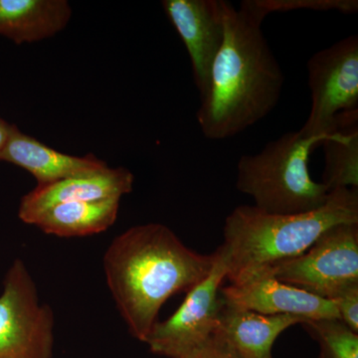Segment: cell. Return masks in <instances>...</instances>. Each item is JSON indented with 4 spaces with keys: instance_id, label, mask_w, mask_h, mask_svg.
Segmentation results:
<instances>
[{
    "instance_id": "6da1fadb",
    "label": "cell",
    "mask_w": 358,
    "mask_h": 358,
    "mask_svg": "<svg viewBox=\"0 0 358 358\" xmlns=\"http://www.w3.org/2000/svg\"><path fill=\"white\" fill-rule=\"evenodd\" d=\"M225 35L196 120L201 133L222 141L243 133L277 107L285 75L262 30L263 14L245 0L236 8L223 0Z\"/></svg>"
},
{
    "instance_id": "7a4b0ae2",
    "label": "cell",
    "mask_w": 358,
    "mask_h": 358,
    "mask_svg": "<svg viewBox=\"0 0 358 358\" xmlns=\"http://www.w3.org/2000/svg\"><path fill=\"white\" fill-rule=\"evenodd\" d=\"M214 259L188 248L164 224L134 226L115 237L103 255V272L129 334L145 343L162 306L203 280Z\"/></svg>"
},
{
    "instance_id": "3957f363",
    "label": "cell",
    "mask_w": 358,
    "mask_h": 358,
    "mask_svg": "<svg viewBox=\"0 0 358 358\" xmlns=\"http://www.w3.org/2000/svg\"><path fill=\"white\" fill-rule=\"evenodd\" d=\"M339 223H358V188L334 190L326 204L305 213L270 214L254 205L236 207L225 219L221 245L227 255L229 284L301 255Z\"/></svg>"
},
{
    "instance_id": "277c9868",
    "label": "cell",
    "mask_w": 358,
    "mask_h": 358,
    "mask_svg": "<svg viewBox=\"0 0 358 358\" xmlns=\"http://www.w3.org/2000/svg\"><path fill=\"white\" fill-rule=\"evenodd\" d=\"M327 136L289 131L268 143L258 154L242 155L237 164V189L251 196L257 208L270 214L320 208L331 192L313 180L308 164L313 150Z\"/></svg>"
},
{
    "instance_id": "5b68a950",
    "label": "cell",
    "mask_w": 358,
    "mask_h": 358,
    "mask_svg": "<svg viewBox=\"0 0 358 358\" xmlns=\"http://www.w3.org/2000/svg\"><path fill=\"white\" fill-rule=\"evenodd\" d=\"M263 271L279 281L333 301L358 285V223L336 224L305 253Z\"/></svg>"
},
{
    "instance_id": "8992f818",
    "label": "cell",
    "mask_w": 358,
    "mask_h": 358,
    "mask_svg": "<svg viewBox=\"0 0 358 358\" xmlns=\"http://www.w3.org/2000/svg\"><path fill=\"white\" fill-rule=\"evenodd\" d=\"M54 315L40 303L25 264L16 259L0 296V358H52Z\"/></svg>"
},
{
    "instance_id": "52a82bcc",
    "label": "cell",
    "mask_w": 358,
    "mask_h": 358,
    "mask_svg": "<svg viewBox=\"0 0 358 358\" xmlns=\"http://www.w3.org/2000/svg\"><path fill=\"white\" fill-rule=\"evenodd\" d=\"M213 266L203 280L186 293L185 301L164 322H157L148 334L150 352L180 358L213 336L222 306L220 291L227 280V255L222 246L214 252Z\"/></svg>"
},
{
    "instance_id": "ba28073f",
    "label": "cell",
    "mask_w": 358,
    "mask_h": 358,
    "mask_svg": "<svg viewBox=\"0 0 358 358\" xmlns=\"http://www.w3.org/2000/svg\"><path fill=\"white\" fill-rule=\"evenodd\" d=\"M310 112L300 133L327 136L341 113L358 110V37L350 35L308 59Z\"/></svg>"
},
{
    "instance_id": "9c48e42d",
    "label": "cell",
    "mask_w": 358,
    "mask_h": 358,
    "mask_svg": "<svg viewBox=\"0 0 358 358\" xmlns=\"http://www.w3.org/2000/svg\"><path fill=\"white\" fill-rule=\"evenodd\" d=\"M162 6L188 52L201 96L224 41L223 0H164Z\"/></svg>"
},
{
    "instance_id": "30bf717a",
    "label": "cell",
    "mask_w": 358,
    "mask_h": 358,
    "mask_svg": "<svg viewBox=\"0 0 358 358\" xmlns=\"http://www.w3.org/2000/svg\"><path fill=\"white\" fill-rule=\"evenodd\" d=\"M220 294L228 305L262 315H288L305 320L339 319L334 301L279 281L265 271L222 287Z\"/></svg>"
},
{
    "instance_id": "8fae6325",
    "label": "cell",
    "mask_w": 358,
    "mask_h": 358,
    "mask_svg": "<svg viewBox=\"0 0 358 358\" xmlns=\"http://www.w3.org/2000/svg\"><path fill=\"white\" fill-rule=\"evenodd\" d=\"M134 174L124 167L108 169L37 185L21 199L18 217L31 225L33 219L54 205L121 199L133 190Z\"/></svg>"
},
{
    "instance_id": "7c38bea8",
    "label": "cell",
    "mask_w": 358,
    "mask_h": 358,
    "mask_svg": "<svg viewBox=\"0 0 358 358\" xmlns=\"http://www.w3.org/2000/svg\"><path fill=\"white\" fill-rule=\"evenodd\" d=\"M0 162L25 169L36 179L37 185H50L109 167L103 160L92 154L76 157L58 152L22 133L16 124H13L6 147L0 150Z\"/></svg>"
},
{
    "instance_id": "4fadbf2b",
    "label": "cell",
    "mask_w": 358,
    "mask_h": 358,
    "mask_svg": "<svg viewBox=\"0 0 358 358\" xmlns=\"http://www.w3.org/2000/svg\"><path fill=\"white\" fill-rule=\"evenodd\" d=\"M305 319L288 315H267L228 305L222 299L215 334L240 358H274L275 339Z\"/></svg>"
},
{
    "instance_id": "5bb4252c",
    "label": "cell",
    "mask_w": 358,
    "mask_h": 358,
    "mask_svg": "<svg viewBox=\"0 0 358 358\" xmlns=\"http://www.w3.org/2000/svg\"><path fill=\"white\" fill-rule=\"evenodd\" d=\"M72 16L66 0H0V35L16 44L49 38Z\"/></svg>"
},
{
    "instance_id": "9a60e30c",
    "label": "cell",
    "mask_w": 358,
    "mask_h": 358,
    "mask_svg": "<svg viewBox=\"0 0 358 358\" xmlns=\"http://www.w3.org/2000/svg\"><path fill=\"white\" fill-rule=\"evenodd\" d=\"M120 205L121 199L54 205L33 219L31 225L57 237L91 236L114 225Z\"/></svg>"
},
{
    "instance_id": "2e32d148",
    "label": "cell",
    "mask_w": 358,
    "mask_h": 358,
    "mask_svg": "<svg viewBox=\"0 0 358 358\" xmlns=\"http://www.w3.org/2000/svg\"><path fill=\"white\" fill-rule=\"evenodd\" d=\"M320 145L324 152L322 185L329 192L358 188V110L339 114Z\"/></svg>"
},
{
    "instance_id": "e0dca14e",
    "label": "cell",
    "mask_w": 358,
    "mask_h": 358,
    "mask_svg": "<svg viewBox=\"0 0 358 358\" xmlns=\"http://www.w3.org/2000/svg\"><path fill=\"white\" fill-rule=\"evenodd\" d=\"M320 346L319 358H358V334L338 317L301 324Z\"/></svg>"
},
{
    "instance_id": "ac0fdd59",
    "label": "cell",
    "mask_w": 358,
    "mask_h": 358,
    "mask_svg": "<svg viewBox=\"0 0 358 358\" xmlns=\"http://www.w3.org/2000/svg\"><path fill=\"white\" fill-rule=\"evenodd\" d=\"M252 4L267 17L275 13L293 10L338 11L343 14H355L358 10L357 0H251Z\"/></svg>"
},
{
    "instance_id": "d6986e66",
    "label": "cell",
    "mask_w": 358,
    "mask_h": 358,
    "mask_svg": "<svg viewBox=\"0 0 358 358\" xmlns=\"http://www.w3.org/2000/svg\"><path fill=\"white\" fill-rule=\"evenodd\" d=\"M339 319L358 334V285L341 292L333 301Z\"/></svg>"
},
{
    "instance_id": "ffe728a7",
    "label": "cell",
    "mask_w": 358,
    "mask_h": 358,
    "mask_svg": "<svg viewBox=\"0 0 358 358\" xmlns=\"http://www.w3.org/2000/svg\"><path fill=\"white\" fill-rule=\"evenodd\" d=\"M180 358H240L220 336L214 334L192 352Z\"/></svg>"
},
{
    "instance_id": "44dd1931",
    "label": "cell",
    "mask_w": 358,
    "mask_h": 358,
    "mask_svg": "<svg viewBox=\"0 0 358 358\" xmlns=\"http://www.w3.org/2000/svg\"><path fill=\"white\" fill-rule=\"evenodd\" d=\"M13 128V124H9V122L0 117V150L6 147Z\"/></svg>"
}]
</instances>
